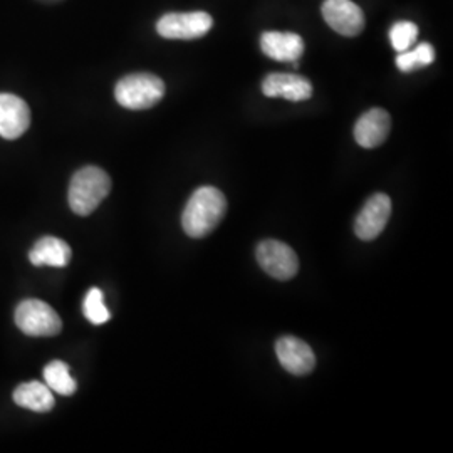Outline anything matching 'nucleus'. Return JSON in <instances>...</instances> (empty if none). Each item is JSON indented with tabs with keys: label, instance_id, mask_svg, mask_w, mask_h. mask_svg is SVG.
Segmentation results:
<instances>
[{
	"label": "nucleus",
	"instance_id": "obj_1",
	"mask_svg": "<svg viewBox=\"0 0 453 453\" xmlns=\"http://www.w3.org/2000/svg\"><path fill=\"white\" fill-rule=\"evenodd\" d=\"M226 211V195L213 187H202L188 198L181 215V226L188 237H207Z\"/></svg>",
	"mask_w": 453,
	"mask_h": 453
},
{
	"label": "nucleus",
	"instance_id": "obj_2",
	"mask_svg": "<svg viewBox=\"0 0 453 453\" xmlns=\"http://www.w3.org/2000/svg\"><path fill=\"white\" fill-rule=\"evenodd\" d=\"M111 192L110 175L97 166H84L74 173L69 185V207L76 215L86 217L96 211Z\"/></svg>",
	"mask_w": 453,
	"mask_h": 453
},
{
	"label": "nucleus",
	"instance_id": "obj_3",
	"mask_svg": "<svg viewBox=\"0 0 453 453\" xmlns=\"http://www.w3.org/2000/svg\"><path fill=\"white\" fill-rule=\"evenodd\" d=\"M165 96V82L150 73H136L119 80L114 88L116 101L133 111L153 108Z\"/></svg>",
	"mask_w": 453,
	"mask_h": 453
},
{
	"label": "nucleus",
	"instance_id": "obj_4",
	"mask_svg": "<svg viewBox=\"0 0 453 453\" xmlns=\"http://www.w3.org/2000/svg\"><path fill=\"white\" fill-rule=\"evenodd\" d=\"M19 329L33 338L58 336L63 329V321L58 312L39 299H26L16 309Z\"/></svg>",
	"mask_w": 453,
	"mask_h": 453
},
{
	"label": "nucleus",
	"instance_id": "obj_5",
	"mask_svg": "<svg viewBox=\"0 0 453 453\" xmlns=\"http://www.w3.org/2000/svg\"><path fill=\"white\" fill-rule=\"evenodd\" d=\"M211 26L213 19L207 12H172L158 20L157 31L165 39L192 41L209 34Z\"/></svg>",
	"mask_w": 453,
	"mask_h": 453
},
{
	"label": "nucleus",
	"instance_id": "obj_6",
	"mask_svg": "<svg viewBox=\"0 0 453 453\" xmlns=\"http://www.w3.org/2000/svg\"><path fill=\"white\" fill-rule=\"evenodd\" d=\"M260 267L274 279L289 280L299 271V259L288 243L264 241L256 250Z\"/></svg>",
	"mask_w": 453,
	"mask_h": 453
},
{
	"label": "nucleus",
	"instance_id": "obj_7",
	"mask_svg": "<svg viewBox=\"0 0 453 453\" xmlns=\"http://www.w3.org/2000/svg\"><path fill=\"white\" fill-rule=\"evenodd\" d=\"M321 12L329 27L341 35L355 37L365 29V14L353 0H326Z\"/></svg>",
	"mask_w": 453,
	"mask_h": 453
},
{
	"label": "nucleus",
	"instance_id": "obj_8",
	"mask_svg": "<svg viewBox=\"0 0 453 453\" xmlns=\"http://www.w3.org/2000/svg\"><path fill=\"white\" fill-rule=\"evenodd\" d=\"M391 200L388 195L376 194L366 202L355 222V232L361 241L376 239L388 224Z\"/></svg>",
	"mask_w": 453,
	"mask_h": 453
},
{
	"label": "nucleus",
	"instance_id": "obj_9",
	"mask_svg": "<svg viewBox=\"0 0 453 453\" xmlns=\"http://www.w3.org/2000/svg\"><path fill=\"white\" fill-rule=\"evenodd\" d=\"M31 125V110L22 97L16 95H0V136L17 140Z\"/></svg>",
	"mask_w": 453,
	"mask_h": 453
},
{
	"label": "nucleus",
	"instance_id": "obj_10",
	"mask_svg": "<svg viewBox=\"0 0 453 453\" xmlns=\"http://www.w3.org/2000/svg\"><path fill=\"white\" fill-rule=\"evenodd\" d=\"M275 353L282 368L297 376L309 374L316 366V357L311 346L308 342L297 340L294 336H284L277 341Z\"/></svg>",
	"mask_w": 453,
	"mask_h": 453
},
{
	"label": "nucleus",
	"instance_id": "obj_11",
	"mask_svg": "<svg viewBox=\"0 0 453 453\" xmlns=\"http://www.w3.org/2000/svg\"><path fill=\"white\" fill-rule=\"evenodd\" d=\"M260 49L267 58L275 61L297 63L304 52V41L297 34L269 31L262 34Z\"/></svg>",
	"mask_w": 453,
	"mask_h": 453
},
{
	"label": "nucleus",
	"instance_id": "obj_12",
	"mask_svg": "<svg viewBox=\"0 0 453 453\" xmlns=\"http://www.w3.org/2000/svg\"><path fill=\"white\" fill-rule=\"evenodd\" d=\"M262 93L267 97H284L288 101H306L312 96V84L303 76L274 73L262 81Z\"/></svg>",
	"mask_w": 453,
	"mask_h": 453
},
{
	"label": "nucleus",
	"instance_id": "obj_13",
	"mask_svg": "<svg viewBox=\"0 0 453 453\" xmlns=\"http://www.w3.org/2000/svg\"><path fill=\"white\" fill-rule=\"evenodd\" d=\"M391 130V118L381 108H372L357 119L355 138L363 148H376L383 145Z\"/></svg>",
	"mask_w": 453,
	"mask_h": 453
},
{
	"label": "nucleus",
	"instance_id": "obj_14",
	"mask_svg": "<svg viewBox=\"0 0 453 453\" xmlns=\"http://www.w3.org/2000/svg\"><path fill=\"white\" fill-rule=\"evenodd\" d=\"M33 265L65 267L71 262V247L56 237H44L37 241L29 254Z\"/></svg>",
	"mask_w": 453,
	"mask_h": 453
},
{
	"label": "nucleus",
	"instance_id": "obj_15",
	"mask_svg": "<svg viewBox=\"0 0 453 453\" xmlns=\"http://www.w3.org/2000/svg\"><path fill=\"white\" fill-rule=\"evenodd\" d=\"M12 398L17 405L33 410L37 413H48L56 405L52 389L41 381H29L17 387Z\"/></svg>",
	"mask_w": 453,
	"mask_h": 453
},
{
	"label": "nucleus",
	"instance_id": "obj_16",
	"mask_svg": "<svg viewBox=\"0 0 453 453\" xmlns=\"http://www.w3.org/2000/svg\"><path fill=\"white\" fill-rule=\"evenodd\" d=\"M44 380L49 388L63 396H71L78 389L76 380L69 374V366L63 361L49 363L44 368Z\"/></svg>",
	"mask_w": 453,
	"mask_h": 453
},
{
	"label": "nucleus",
	"instance_id": "obj_17",
	"mask_svg": "<svg viewBox=\"0 0 453 453\" xmlns=\"http://www.w3.org/2000/svg\"><path fill=\"white\" fill-rule=\"evenodd\" d=\"M435 61V49L428 42H423L413 50H403L396 58V65L402 73H413Z\"/></svg>",
	"mask_w": 453,
	"mask_h": 453
},
{
	"label": "nucleus",
	"instance_id": "obj_18",
	"mask_svg": "<svg viewBox=\"0 0 453 453\" xmlns=\"http://www.w3.org/2000/svg\"><path fill=\"white\" fill-rule=\"evenodd\" d=\"M82 311H84V316L89 323L104 324L108 323L111 319V314L108 308L104 306V297H103V292L99 291L97 288L89 289V292L86 294L84 297V303H82Z\"/></svg>",
	"mask_w": 453,
	"mask_h": 453
},
{
	"label": "nucleus",
	"instance_id": "obj_19",
	"mask_svg": "<svg viewBox=\"0 0 453 453\" xmlns=\"http://www.w3.org/2000/svg\"><path fill=\"white\" fill-rule=\"evenodd\" d=\"M418 37V27L417 24L413 22H408V20H402V22H396L391 31H389V41H391V46L395 48V50L398 52H403L408 50L415 44Z\"/></svg>",
	"mask_w": 453,
	"mask_h": 453
}]
</instances>
